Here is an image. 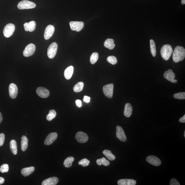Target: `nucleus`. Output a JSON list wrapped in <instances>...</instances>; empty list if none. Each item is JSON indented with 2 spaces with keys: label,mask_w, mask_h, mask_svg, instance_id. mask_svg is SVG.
<instances>
[{
  "label": "nucleus",
  "mask_w": 185,
  "mask_h": 185,
  "mask_svg": "<svg viewBox=\"0 0 185 185\" xmlns=\"http://www.w3.org/2000/svg\"><path fill=\"white\" fill-rule=\"evenodd\" d=\"M173 49L171 45H164L162 47L161 50V56L164 60L168 61L173 53Z\"/></svg>",
  "instance_id": "f03ea898"
},
{
  "label": "nucleus",
  "mask_w": 185,
  "mask_h": 185,
  "mask_svg": "<svg viewBox=\"0 0 185 185\" xmlns=\"http://www.w3.org/2000/svg\"><path fill=\"white\" fill-rule=\"evenodd\" d=\"M103 153L104 155L110 161H113L115 159V156L113 154L111 151L109 150H105L103 151Z\"/></svg>",
  "instance_id": "a878e982"
},
{
  "label": "nucleus",
  "mask_w": 185,
  "mask_h": 185,
  "mask_svg": "<svg viewBox=\"0 0 185 185\" xmlns=\"http://www.w3.org/2000/svg\"><path fill=\"white\" fill-rule=\"evenodd\" d=\"M59 179L56 177L49 178L44 180L41 184L42 185H56L59 182Z\"/></svg>",
  "instance_id": "f3484780"
},
{
  "label": "nucleus",
  "mask_w": 185,
  "mask_h": 185,
  "mask_svg": "<svg viewBox=\"0 0 185 185\" xmlns=\"http://www.w3.org/2000/svg\"><path fill=\"white\" fill-rule=\"evenodd\" d=\"M58 49V44L54 42L49 46L47 50V56L50 59H53L55 56Z\"/></svg>",
  "instance_id": "39448f33"
},
{
  "label": "nucleus",
  "mask_w": 185,
  "mask_h": 185,
  "mask_svg": "<svg viewBox=\"0 0 185 185\" xmlns=\"http://www.w3.org/2000/svg\"><path fill=\"white\" fill-rule=\"evenodd\" d=\"M58 137V134L56 132L51 133L48 135L44 141V144L46 145H49L54 142Z\"/></svg>",
  "instance_id": "4468645a"
},
{
  "label": "nucleus",
  "mask_w": 185,
  "mask_h": 185,
  "mask_svg": "<svg viewBox=\"0 0 185 185\" xmlns=\"http://www.w3.org/2000/svg\"><path fill=\"white\" fill-rule=\"evenodd\" d=\"M35 168L34 167H30L24 168L21 170V173L23 176H29L34 171Z\"/></svg>",
  "instance_id": "412c9836"
},
{
  "label": "nucleus",
  "mask_w": 185,
  "mask_h": 185,
  "mask_svg": "<svg viewBox=\"0 0 185 185\" xmlns=\"http://www.w3.org/2000/svg\"><path fill=\"white\" fill-rule=\"evenodd\" d=\"M90 99L91 98L90 97L85 96L84 97V101L85 102L89 103L90 102Z\"/></svg>",
  "instance_id": "58836bf2"
},
{
  "label": "nucleus",
  "mask_w": 185,
  "mask_h": 185,
  "mask_svg": "<svg viewBox=\"0 0 185 185\" xmlns=\"http://www.w3.org/2000/svg\"><path fill=\"white\" fill-rule=\"evenodd\" d=\"M133 111V108L129 103H127L125 105L124 115L126 117H129L131 115Z\"/></svg>",
  "instance_id": "a211bd4d"
},
{
  "label": "nucleus",
  "mask_w": 185,
  "mask_h": 185,
  "mask_svg": "<svg viewBox=\"0 0 185 185\" xmlns=\"http://www.w3.org/2000/svg\"><path fill=\"white\" fill-rule=\"evenodd\" d=\"M5 182V179L1 177H0V185L3 184Z\"/></svg>",
  "instance_id": "37998d69"
},
{
  "label": "nucleus",
  "mask_w": 185,
  "mask_h": 185,
  "mask_svg": "<svg viewBox=\"0 0 185 185\" xmlns=\"http://www.w3.org/2000/svg\"><path fill=\"white\" fill-rule=\"evenodd\" d=\"M118 185H135L136 184V180L132 179H122L118 181Z\"/></svg>",
  "instance_id": "6ab92c4d"
},
{
  "label": "nucleus",
  "mask_w": 185,
  "mask_h": 185,
  "mask_svg": "<svg viewBox=\"0 0 185 185\" xmlns=\"http://www.w3.org/2000/svg\"><path fill=\"white\" fill-rule=\"evenodd\" d=\"M104 45L105 47L111 50L113 49L115 46L114 41L113 39H106L104 43Z\"/></svg>",
  "instance_id": "5701e85b"
},
{
  "label": "nucleus",
  "mask_w": 185,
  "mask_h": 185,
  "mask_svg": "<svg viewBox=\"0 0 185 185\" xmlns=\"http://www.w3.org/2000/svg\"><path fill=\"white\" fill-rule=\"evenodd\" d=\"M76 105L78 107H81L82 105V101H81L80 100H76Z\"/></svg>",
  "instance_id": "ea45409f"
},
{
  "label": "nucleus",
  "mask_w": 185,
  "mask_h": 185,
  "mask_svg": "<svg viewBox=\"0 0 185 185\" xmlns=\"http://www.w3.org/2000/svg\"><path fill=\"white\" fill-rule=\"evenodd\" d=\"M55 30L54 27L51 25H49L46 27L44 34V37L46 40H48L53 36Z\"/></svg>",
  "instance_id": "ddd939ff"
},
{
  "label": "nucleus",
  "mask_w": 185,
  "mask_h": 185,
  "mask_svg": "<svg viewBox=\"0 0 185 185\" xmlns=\"http://www.w3.org/2000/svg\"><path fill=\"white\" fill-rule=\"evenodd\" d=\"M5 135L1 133L0 134V147L3 146L5 142Z\"/></svg>",
  "instance_id": "e433bc0d"
},
{
  "label": "nucleus",
  "mask_w": 185,
  "mask_h": 185,
  "mask_svg": "<svg viewBox=\"0 0 185 185\" xmlns=\"http://www.w3.org/2000/svg\"><path fill=\"white\" fill-rule=\"evenodd\" d=\"M10 150L13 154L16 155L17 154L18 149L17 143L16 141L12 140L10 141Z\"/></svg>",
  "instance_id": "4be33fe9"
},
{
  "label": "nucleus",
  "mask_w": 185,
  "mask_h": 185,
  "mask_svg": "<svg viewBox=\"0 0 185 185\" xmlns=\"http://www.w3.org/2000/svg\"><path fill=\"white\" fill-rule=\"evenodd\" d=\"M185 57V49L183 47L176 46L174 49L172 55L173 61L175 63L182 61Z\"/></svg>",
  "instance_id": "f257e3e1"
},
{
  "label": "nucleus",
  "mask_w": 185,
  "mask_h": 185,
  "mask_svg": "<svg viewBox=\"0 0 185 185\" xmlns=\"http://www.w3.org/2000/svg\"><path fill=\"white\" fill-rule=\"evenodd\" d=\"M84 83L82 82H79L74 86L73 90L75 92L78 93L81 92L84 87Z\"/></svg>",
  "instance_id": "bb28decb"
},
{
  "label": "nucleus",
  "mask_w": 185,
  "mask_h": 185,
  "mask_svg": "<svg viewBox=\"0 0 185 185\" xmlns=\"http://www.w3.org/2000/svg\"><path fill=\"white\" fill-rule=\"evenodd\" d=\"M36 93L39 96L42 98H46L49 96V91L44 87H39L36 90Z\"/></svg>",
  "instance_id": "dca6fc26"
},
{
  "label": "nucleus",
  "mask_w": 185,
  "mask_h": 185,
  "mask_svg": "<svg viewBox=\"0 0 185 185\" xmlns=\"http://www.w3.org/2000/svg\"><path fill=\"white\" fill-rule=\"evenodd\" d=\"M28 146V139L26 136H22L21 141V149L22 151H25Z\"/></svg>",
  "instance_id": "b1692460"
},
{
  "label": "nucleus",
  "mask_w": 185,
  "mask_h": 185,
  "mask_svg": "<svg viewBox=\"0 0 185 185\" xmlns=\"http://www.w3.org/2000/svg\"><path fill=\"white\" fill-rule=\"evenodd\" d=\"M116 136L117 138L123 142H126L127 138L124 131L121 127L117 126H116Z\"/></svg>",
  "instance_id": "9d476101"
},
{
  "label": "nucleus",
  "mask_w": 185,
  "mask_h": 185,
  "mask_svg": "<svg viewBox=\"0 0 185 185\" xmlns=\"http://www.w3.org/2000/svg\"><path fill=\"white\" fill-rule=\"evenodd\" d=\"M179 121L181 123H184L185 122V115H184L183 117L179 119Z\"/></svg>",
  "instance_id": "79ce46f5"
},
{
  "label": "nucleus",
  "mask_w": 185,
  "mask_h": 185,
  "mask_svg": "<svg viewBox=\"0 0 185 185\" xmlns=\"http://www.w3.org/2000/svg\"><path fill=\"white\" fill-rule=\"evenodd\" d=\"M15 30V26L12 24H8L5 26L3 30L4 36L7 38L11 36Z\"/></svg>",
  "instance_id": "20e7f679"
},
{
  "label": "nucleus",
  "mask_w": 185,
  "mask_h": 185,
  "mask_svg": "<svg viewBox=\"0 0 185 185\" xmlns=\"http://www.w3.org/2000/svg\"><path fill=\"white\" fill-rule=\"evenodd\" d=\"M151 52L154 57L156 55V44L154 41L151 39L150 41Z\"/></svg>",
  "instance_id": "c85d7f7f"
},
{
  "label": "nucleus",
  "mask_w": 185,
  "mask_h": 185,
  "mask_svg": "<svg viewBox=\"0 0 185 185\" xmlns=\"http://www.w3.org/2000/svg\"><path fill=\"white\" fill-rule=\"evenodd\" d=\"M9 165L7 164H4L0 167V171L2 173L8 172L9 171Z\"/></svg>",
  "instance_id": "c9c22d12"
},
{
  "label": "nucleus",
  "mask_w": 185,
  "mask_h": 185,
  "mask_svg": "<svg viewBox=\"0 0 185 185\" xmlns=\"http://www.w3.org/2000/svg\"><path fill=\"white\" fill-rule=\"evenodd\" d=\"M18 8L20 10L33 9L36 7V5L32 1L24 0L18 3Z\"/></svg>",
  "instance_id": "7ed1b4c3"
},
{
  "label": "nucleus",
  "mask_w": 185,
  "mask_h": 185,
  "mask_svg": "<svg viewBox=\"0 0 185 185\" xmlns=\"http://www.w3.org/2000/svg\"><path fill=\"white\" fill-rule=\"evenodd\" d=\"M114 85L111 84L105 85L103 87V91L106 96L111 99L113 96Z\"/></svg>",
  "instance_id": "423d86ee"
},
{
  "label": "nucleus",
  "mask_w": 185,
  "mask_h": 185,
  "mask_svg": "<svg viewBox=\"0 0 185 185\" xmlns=\"http://www.w3.org/2000/svg\"><path fill=\"white\" fill-rule=\"evenodd\" d=\"M164 78L169 81L172 83H176L178 81L174 79L176 77L175 74L173 72L172 69H169L164 73Z\"/></svg>",
  "instance_id": "1a4fd4ad"
},
{
  "label": "nucleus",
  "mask_w": 185,
  "mask_h": 185,
  "mask_svg": "<svg viewBox=\"0 0 185 185\" xmlns=\"http://www.w3.org/2000/svg\"><path fill=\"white\" fill-rule=\"evenodd\" d=\"M74 71V68L72 66H69L64 72V77L66 80H69L71 78Z\"/></svg>",
  "instance_id": "aec40b11"
},
{
  "label": "nucleus",
  "mask_w": 185,
  "mask_h": 185,
  "mask_svg": "<svg viewBox=\"0 0 185 185\" xmlns=\"http://www.w3.org/2000/svg\"><path fill=\"white\" fill-rule=\"evenodd\" d=\"M36 24L35 21H31L28 23L29 31L32 32L35 30L36 28Z\"/></svg>",
  "instance_id": "473e14b6"
},
{
  "label": "nucleus",
  "mask_w": 185,
  "mask_h": 185,
  "mask_svg": "<svg viewBox=\"0 0 185 185\" xmlns=\"http://www.w3.org/2000/svg\"><path fill=\"white\" fill-rule=\"evenodd\" d=\"M96 162L97 165L99 166L103 165L105 166H109L110 164V162L107 161L104 157L97 159Z\"/></svg>",
  "instance_id": "cd10ccee"
},
{
  "label": "nucleus",
  "mask_w": 185,
  "mask_h": 185,
  "mask_svg": "<svg viewBox=\"0 0 185 185\" xmlns=\"http://www.w3.org/2000/svg\"><path fill=\"white\" fill-rule=\"evenodd\" d=\"M99 57V54L97 53H94L91 55L90 61L91 64H94L96 62L97 60H98Z\"/></svg>",
  "instance_id": "7c9ffc66"
},
{
  "label": "nucleus",
  "mask_w": 185,
  "mask_h": 185,
  "mask_svg": "<svg viewBox=\"0 0 185 185\" xmlns=\"http://www.w3.org/2000/svg\"><path fill=\"white\" fill-rule=\"evenodd\" d=\"M170 185H180V184L178 181V180L175 178L172 179L170 180Z\"/></svg>",
  "instance_id": "4c0bfd02"
},
{
  "label": "nucleus",
  "mask_w": 185,
  "mask_h": 185,
  "mask_svg": "<svg viewBox=\"0 0 185 185\" xmlns=\"http://www.w3.org/2000/svg\"><path fill=\"white\" fill-rule=\"evenodd\" d=\"M90 163V161L89 160L86 159H84L79 161L78 164L79 165L82 166L84 167H86L89 166Z\"/></svg>",
  "instance_id": "f704fd0d"
},
{
  "label": "nucleus",
  "mask_w": 185,
  "mask_h": 185,
  "mask_svg": "<svg viewBox=\"0 0 185 185\" xmlns=\"http://www.w3.org/2000/svg\"><path fill=\"white\" fill-rule=\"evenodd\" d=\"M56 116V113L54 110H51L49 111V114L47 116L46 119L48 121H51Z\"/></svg>",
  "instance_id": "c756f323"
},
{
  "label": "nucleus",
  "mask_w": 185,
  "mask_h": 185,
  "mask_svg": "<svg viewBox=\"0 0 185 185\" xmlns=\"http://www.w3.org/2000/svg\"><path fill=\"white\" fill-rule=\"evenodd\" d=\"M174 98L178 99H185V93L180 92L175 94L174 95Z\"/></svg>",
  "instance_id": "72a5a7b5"
},
{
  "label": "nucleus",
  "mask_w": 185,
  "mask_h": 185,
  "mask_svg": "<svg viewBox=\"0 0 185 185\" xmlns=\"http://www.w3.org/2000/svg\"><path fill=\"white\" fill-rule=\"evenodd\" d=\"M107 60L108 62L113 65H115L117 62V58L113 56H109L107 57Z\"/></svg>",
  "instance_id": "2f4dec72"
},
{
  "label": "nucleus",
  "mask_w": 185,
  "mask_h": 185,
  "mask_svg": "<svg viewBox=\"0 0 185 185\" xmlns=\"http://www.w3.org/2000/svg\"><path fill=\"white\" fill-rule=\"evenodd\" d=\"M24 27L25 31H29L28 23H25L24 24Z\"/></svg>",
  "instance_id": "a19ab883"
},
{
  "label": "nucleus",
  "mask_w": 185,
  "mask_h": 185,
  "mask_svg": "<svg viewBox=\"0 0 185 185\" xmlns=\"http://www.w3.org/2000/svg\"><path fill=\"white\" fill-rule=\"evenodd\" d=\"M74 159L73 157H68L64 160V165L66 168H69L71 167L73 162L74 161Z\"/></svg>",
  "instance_id": "393cba45"
},
{
  "label": "nucleus",
  "mask_w": 185,
  "mask_h": 185,
  "mask_svg": "<svg viewBox=\"0 0 185 185\" xmlns=\"http://www.w3.org/2000/svg\"><path fill=\"white\" fill-rule=\"evenodd\" d=\"M9 91L10 97L13 99L16 98L18 94V88L16 85L13 83L10 84L9 86Z\"/></svg>",
  "instance_id": "2eb2a0df"
},
{
  "label": "nucleus",
  "mask_w": 185,
  "mask_h": 185,
  "mask_svg": "<svg viewBox=\"0 0 185 185\" xmlns=\"http://www.w3.org/2000/svg\"><path fill=\"white\" fill-rule=\"evenodd\" d=\"M184 137H185V131L184 132Z\"/></svg>",
  "instance_id": "49530a36"
},
{
  "label": "nucleus",
  "mask_w": 185,
  "mask_h": 185,
  "mask_svg": "<svg viewBox=\"0 0 185 185\" xmlns=\"http://www.w3.org/2000/svg\"><path fill=\"white\" fill-rule=\"evenodd\" d=\"M75 139L77 142L80 143H84L88 141L89 137L86 133L80 131L76 133Z\"/></svg>",
  "instance_id": "6e6552de"
},
{
  "label": "nucleus",
  "mask_w": 185,
  "mask_h": 185,
  "mask_svg": "<svg viewBox=\"0 0 185 185\" xmlns=\"http://www.w3.org/2000/svg\"><path fill=\"white\" fill-rule=\"evenodd\" d=\"M71 29L72 30L79 32L84 27V24L83 22L71 21L70 22Z\"/></svg>",
  "instance_id": "9b49d317"
},
{
  "label": "nucleus",
  "mask_w": 185,
  "mask_h": 185,
  "mask_svg": "<svg viewBox=\"0 0 185 185\" xmlns=\"http://www.w3.org/2000/svg\"><path fill=\"white\" fill-rule=\"evenodd\" d=\"M36 47L34 44L31 43L28 45L25 49L23 52L24 57H29L35 53Z\"/></svg>",
  "instance_id": "0eeeda50"
},
{
  "label": "nucleus",
  "mask_w": 185,
  "mask_h": 185,
  "mask_svg": "<svg viewBox=\"0 0 185 185\" xmlns=\"http://www.w3.org/2000/svg\"><path fill=\"white\" fill-rule=\"evenodd\" d=\"M181 3L182 5H184L185 4V0H182Z\"/></svg>",
  "instance_id": "a18cd8bd"
},
{
  "label": "nucleus",
  "mask_w": 185,
  "mask_h": 185,
  "mask_svg": "<svg viewBox=\"0 0 185 185\" xmlns=\"http://www.w3.org/2000/svg\"><path fill=\"white\" fill-rule=\"evenodd\" d=\"M146 161L148 163L153 165L159 166L161 165V162L159 158L154 156H149L146 159Z\"/></svg>",
  "instance_id": "f8f14e48"
},
{
  "label": "nucleus",
  "mask_w": 185,
  "mask_h": 185,
  "mask_svg": "<svg viewBox=\"0 0 185 185\" xmlns=\"http://www.w3.org/2000/svg\"><path fill=\"white\" fill-rule=\"evenodd\" d=\"M3 120V116L1 113L0 112V124H1Z\"/></svg>",
  "instance_id": "c03bdc74"
}]
</instances>
